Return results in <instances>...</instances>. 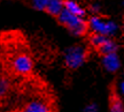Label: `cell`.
<instances>
[{"label":"cell","mask_w":124,"mask_h":112,"mask_svg":"<svg viewBox=\"0 0 124 112\" xmlns=\"http://www.w3.org/2000/svg\"><path fill=\"white\" fill-rule=\"evenodd\" d=\"M57 19H58L59 24L65 27L72 34L76 36H84L89 31V24L87 20H85L82 17L76 16V15L70 13L64 7L58 14Z\"/></svg>","instance_id":"obj_2"},{"label":"cell","mask_w":124,"mask_h":112,"mask_svg":"<svg viewBox=\"0 0 124 112\" xmlns=\"http://www.w3.org/2000/svg\"><path fill=\"white\" fill-rule=\"evenodd\" d=\"M48 1L49 0H32V6L38 11H45Z\"/></svg>","instance_id":"obj_13"},{"label":"cell","mask_w":124,"mask_h":112,"mask_svg":"<svg viewBox=\"0 0 124 112\" xmlns=\"http://www.w3.org/2000/svg\"><path fill=\"white\" fill-rule=\"evenodd\" d=\"M118 48H119V46L117 45V43L113 42L112 40H109V38L107 37L106 41L96 49V50L99 51V53L101 54V56H105V54H107V53L117 52Z\"/></svg>","instance_id":"obj_10"},{"label":"cell","mask_w":124,"mask_h":112,"mask_svg":"<svg viewBox=\"0 0 124 112\" xmlns=\"http://www.w3.org/2000/svg\"><path fill=\"white\" fill-rule=\"evenodd\" d=\"M63 1L64 0H49L44 12H46L47 14H49L54 17H57L59 13L62 11V9L64 7Z\"/></svg>","instance_id":"obj_9"},{"label":"cell","mask_w":124,"mask_h":112,"mask_svg":"<svg viewBox=\"0 0 124 112\" xmlns=\"http://www.w3.org/2000/svg\"><path fill=\"white\" fill-rule=\"evenodd\" d=\"M0 1H1V0H0Z\"/></svg>","instance_id":"obj_14"},{"label":"cell","mask_w":124,"mask_h":112,"mask_svg":"<svg viewBox=\"0 0 124 112\" xmlns=\"http://www.w3.org/2000/svg\"><path fill=\"white\" fill-rule=\"evenodd\" d=\"M63 7L65 10H68L70 13L76 15V16L82 17L86 16V10L82 7L80 4H78L74 0H64L63 1Z\"/></svg>","instance_id":"obj_8"},{"label":"cell","mask_w":124,"mask_h":112,"mask_svg":"<svg viewBox=\"0 0 124 112\" xmlns=\"http://www.w3.org/2000/svg\"><path fill=\"white\" fill-rule=\"evenodd\" d=\"M106 38H107V36H106V35H103V34H100V33L93 32L92 34L90 35L89 42H90V44H91V45L95 49H97L106 41Z\"/></svg>","instance_id":"obj_12"},{"label":"cell","mask_w":124,"mask_h":112,"mask_svg":"<svg viewBox=\"0 0 124 112\" xmlns=\"http://www.w3.org/2000/svg\"><path fill=\"white\" fill-rule=\"evenodd\" d=\"M88 24H89V29H91L93 32L100 33V34L106 36L113 34L118 30V26L113 22H107L99 16L90 17Z\"/></svg>","instance_id":"obj_5"},{"label":"cell","mask_w":124,"mask_h":112,"mask_svg":"<svg viewBox=\"0 0 124 112\" xmlns=\"http://www.w3.org/2000/svg\"><path fill=\"white\" fill-rule=\"evenodd\" d=\"M11 112H58L56 101L51 96L45 94H35L23 100Z\"/></svg>","instance_id":"obj_1"},{"label":"cell","mask_w":124,"mask_h":112,"mask_svg":"<svg viewBox=\"0 0 124 112\" xmlns=\"http://www.w3.org/2000/svg\"><path fill=\"white\" fill-rule=\"evenodd\" d=\"M88 58V50L82 46L75 45L70 47L65 52L64 57V63L66 67L71 71L77 69L81 66Z\"/></svg>","instance_id":"obj_4"},{"label":"cell","mask_w":124,"mask_h":112,"mask_svg":"<svg viewBox=\"0 0 124 112\" xmlns=\"http://www.w3.org/2000/svg\"><path fill=\"white\" fill-rule=\"evenodd\" d=\"M102 57H103V65H104L106 71H108L109 73H116L120 68L121 62L117 52L107 53Z\"/></svg>","instance_id":"obj_7"},{"label":"cell","mask_w":124,"mask_h":112,"mask_svg":"<svg viewBox=\"0 0 124 112\" xmlns=\"http://www.w3.org/2000/svg\"><path fill=\"white\" fill-rule=\"evenodd\" d=\"M11 72L14 75L28 77L32 75L34 68V62L32 57L28 52H18L11 58Z\"/></svg>","instance_id":"obj_3"},{"label":"cell","mask_w":124,"mask_h":112,"mask_svg":"<svg viewBox=\"0 0 124 112\" xmlns=\"http://www.w3.org/2000/svg\"><path fill=\"white\" fill-rule=\"evenodd\" d=\"M11 81L8 77L0 76V99L7 97L11 90Z\"/></svg>","instance_id":"obj_11"},{"label":"cell","mask_w":124,"mask_h":112,"mask_svg":"<svg viewBox=\"0 0 124 112\" xmlns=\"http://www.w3.org/2000/svg\"><path fill=\"white\" fill-rule=\"evenodd\" d=\"M109 110L110 112H124L123 100L117 90L116 81H112L109 87Z\"/></svg>","instance_id":"obj_6"}]
</instances>
